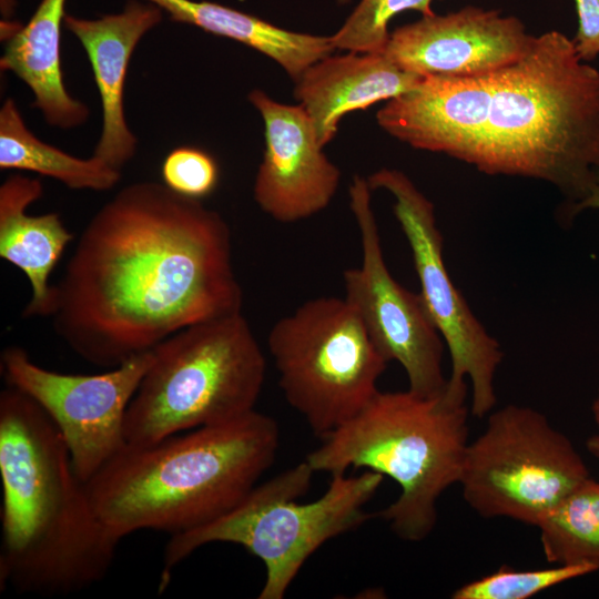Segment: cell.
Segmentation results:
<instances>
[{
    "instance_id": "6",
    "label": "cell",
    "mask_w": 599,
    "mask_h": 599,
    "mask_svg": "<svg viewBox=\"0 0 599 599\" xmlns=\"http://www.w3.org/2000/svg\"><path fill=\"white\" fill-rule=\"evenodd\" d=\"M265 374V356L242 312L176 332L152 349L125 414L126 445H150L252 413Z\"/></svg>"
},
{
    "instance_id": "19",
    "label": "cell",
    "mask_w": 599,
    "mask_h": 599,
    "mask_svg": "<svg viewBox=\"0 0 599 599\" xmlns=\"http://www.w3.org/2000/svg\"><path fill=\"white\" fill-rule=\"evenodd\" d=\"M179 23L243 43L278 63L296 81L335 50L331 37L290 31L253 14L204 0H143Z\"/></svg>"
},
{
    "instance_id": "29",
    "label": "cell",
    "mask_w": 599,
    "mask_h": 599,
    "mask_svg": "<svg viewBox=\"0 0 599 599\" xmlns=\"http://www.w3.org/2000/svg\"><path fill=\"white\" fill-rule=\"evenodd\" d=\"M339 4H346L349 0H336Z\"/></svg>"
},
{
    "instance_id": "21",
    "label": "cell",
    "mask_w": 599,
    "mask_h": 599,
    "mask_svg": "<svg viewBox=\"0 0 599 599\" xmlns=\"http://www.w3.org/2000/svg\"><path fill=\"white\" fill-rule=\"evenodd\" d=\"M537 527L548 562L599 570V483L586 479Z\"/></svg>"
},
{
    "instance_id": "13",
    "label": "cell",
    "mask_w": 599,
    "mask_h": 599,
    "mask_svg": "<svg viewBox=\"0 0 599 599\" xmlns=\"http://www.w3.org/2000/svg\"><path fill=\"white\" fill-rule=\"evenodd\" d=\"M532 39L518 18L468 6L397 28L382 53L422 78H469L517 61Z\"/></svg>"
},
{
    "instance_id": "4",
    "label": "cell",
    "mask_w": 599,
    "mask_h": 599,
    "mask_svg": "<svg viewBox=\"0 0 599 599\" xmlns=\"http://www.w3.org/2000/svg\"><path fill=\"white\" fill-rule=\"evenodd\" d=\"M278 444L277 423L253 410L150 445H125L85 486L118 541L145 529L173 536L235 507L273 465Z\"/></svg>"
},
{
    "instance_id": "8",
    "label": "cell",
    "mask_w": 599,
    "mask_h": 599,
    "mask_svg": "<svg viewBox=\"0 0 599 599\" xmlns=\"http://www.w3.org/2000/svg\"><path fill=\"white\" fill-rule=\"evenodd\" d=\"M267 348L286 402L319 438L364 408L388 363L344 297L304 302L272 326Z\"/></svg>"
},
{
    "instance_id": "27",
    "label": "cell",
    "mask_w": 599,
    "mask_h": 599,
    "mask_svg": "<svg viewBox=\"0 0 599 599\" xmlns=\"http://www.w3.org/2000/svg\"><path fill=\"white\" fill-rule=\"evenodd\" d=\"M587 448L593 457L599 459V433L589 437Z\"/></svg>"
},
{
    "instance_id": "14",
    "label": "cell",
    "mask_w": 599,
    "mask_h": 599,
    "mask_svg": "<svg viewBox=\"0 0 599 599\" xmlns=\"http://www.w3.org/2000/svg\"><path fill=\"white\" fill-rule=\"evenodd\" d=\"M248 100L264 123L265 151L253 194L261 210L291 223L324 210L334 197L341 173L323 152L304 108L280 103L262 90Z\"/></svg>"
},
{
    "instance_id": "15",
    "label": "cell",
    "mask_w": 599,
    "mask_h": 599,
    "mask_svg": "<svg viewBox=\"0 0 599 599\" xmlns=\"http://www.w3.org/2000/svg\"><path fill=\"white\" fill-rule=\"evenodd\" d=\"M164 12L143 0L123 10L88 19L67 14L64 28L83 47L93 71L102 109V126L93 154L122 170L134 156L138 140L124 114V85L132 54L141 39L161 23Z\"/></svg>"
},
{
    "instance_id": "28",
    "label": "cell",
    "mask_w": 599,
    "mask_h": 599,
    "mask_svg": "<svg viewBox=\"0 0 599 599\" xmlns=\"http://www.w3.org/2000/svg\"><path fill=\"white\" fill-rule=\"evenodd\" d=\"M591 410H592L593 420L598 427V433H599V390L592 403Z\"/></svg>"
},
{
    "instance_id": "23",
    "label": "cell",
    "mask_w": 599,
    "mask_h": 599,
    "mask_svg": "<svg viewBox=\"0 0 599 599\" xmlns=\"http://www.w3.org/2000/svg\"><path fill=\"white\" fill-rule=\"evenodd\" d=\"M433 0H361L341 29L331 37L335 49L349 52H383L389 38L388 23L407 10L434 16Z\"/></svg>"
},
{
    "instance_id": "18",
    "label": "cell",
    "mask_w": 599,
    "mask_h": 599,
    "mask_svg": "<svg viewBox=\"0 0 599 599\" xmlns=\"http://www.w3.org/2000/svg\"><path fill=\"white\" fill-rule=\"evenodd\" d=\"M67 0H40L26 24L7 40L0 59L2 71L11 72L32 92L35 106L52 126L69 130L89 118L85 103L65 88L61 65V32Z\"/></svg>"
},
{
    "instance_id": "9",
    "label": "cell",
    "mask_w": 599,
    "mask_h": 599,
    "mask_svg": "<svg viewBox=\"0 0 599 599\" xmlns=\"http://www.w3.org/2000/svg\"><path fill=\"white\" fill-rule=\"evenodd\" d=\"M589 477L570 439L544 414L507 405L491 413L484 432L468 444L458 484L481 517L537 527Z\"/></svg>"
},
{
    "instance_id": "25",
    "label": "cell",
    "mask_w": 599,
    "mask_h": 599,
    "mask_svg": "<svg viewBox=\"0 0 599 599\" xmlns=\"http://www.w3.org/2000/svg\"><path fill=\"white\" fill-rule=\"evenodd\" d=\"M578 17L575 38L576 51L582 61H591L599 54V0H573Z\"/></svg>"
},
{
    "instance_id": "11",
    "label": "cell",
    "mask_w": 599,
    "mask_h": 599,
    "mask_svg": "<svg viewBox=\"0 0 599 599\" xmlns=\"http://www.w3.org/2000/svg\"><path fill=\"white\" fill-rule=\"evenodd\" d=\"M366 179L349 185V205L362 245V263L343 273L344 298L355 311L372 342L387 361L404 368L408 389L436 396L447 384L443 373L444 341L419 293L402 286L390 274Z\"/></svg>"
},
{
    "instance_id": "1",
    "label": "cell",
    "mask_w": 599,
    "mask_h": 599,
    "mask_svg": "<svg viewBox=\"0 0 599 599\" xmlns=\"http://www.w3.org/2000/svg\"><path fill=\"white\" fill-rule=\"evenodd\" d=\"M223 216L164 183L121 189L89 221L49 317L88 363L114 368L176 332L242 312Z\"/></svg>"
},
{
    "instance_id": "12",
    "label": "cell",
    "mask_w": 599,
    "mask_h": 599,
    "mask_svg": "<svg viewBox=\"0 0 599 599\" xmlns=\"http://www.w3.org/2000/svg\"><path fill=\"white\" fill-rule=\"evenodd\" d=\"M151 361L149 351L100 374H63L12 345L1 353L0 367L6 384L32 397L59 427L87 484L126 445L125 414Z\"/></svg>"
},
{
    "instance_id": "26",
    "label": "cell",
    "mask_w": 599,
    "mask_h": 599,
    "mask_svg": "<svg viewBox=\"0 0 599 599\" xmlns=\"http://www.w3.org/2000/svg\"><path fill=\"white\" fill-rule=\"evenodd\" d=\"M588 209L599 210V170L596 172L593 181L585 197L570 204L568 209H566V219L570 220L581 211Z\"/></svg>"
},
{
    "instance_id": "16",
    "label": "cell",
    "mask_w": 599,
    "mask_h": 599,
    "mask_svg": "<svg viewBox=\"0 0 599 599\" xmlns=\"http://www.w3.org/2000/svg\"><path fill=\"white\" fill-rule=\"evenodd\" d=\"M423 79L400 69L384 53L349 52L328 55L307 68L295 81L294 95L324 148L335 136L345 114L397 98Z\"/></svg>"
},
{
    "instance_id": "3",
    "label": "cell",
    "mask_w": 599,
    "mask_h": 599,
    "mask_svg": "<svg viewBox=\"0 0 599 599\" xmlns=\"http://www.w3.org/2000/svg\"><path fill=\"white\" fill-rule=\"evenodd\" d=\"M0 586L69 595L100 581L120 541L98 519L68 444L24 392L0 393Z\"/></svg>"
},
{
    "instance_id": "20",
    "label": "cell",
    "mask_w": 599,
    "mask_h": 599,
    "mask_svg": "<svg viewBox=\"0 0 599 599\" xmlns=\"http://www.w3.org/2000/svg\"><path fill=\"white\" fill-rule=\"evenodd\" d=\"M0 169L49 176L72 190L108 191L121 180V171L99 158H78L37 138L10 98L0 109Z\"/></svg>"
},
{
    "instance_id": "22",
    "label": "cell",
    "mask_w": 599,
    "mask_h": 599,
    "mask_svg": "<svg viewBox=\"0 0 599 599\" xmlns=\"http://www.w3.org/2000/svg\"><path fill=\"white\" fill-rule=\"evenodd\" d=\"M596 571L590 565L517 570L506 565L457 588L453 599H526L565 581Z\"/></svg>"
},
{
    "instance_id": "7",
    "label": "cell",
    "mask_w": 599,
    "mask_h": 599,
    "mask_svg": "<svg viewBox=\"0 0 599 599\" xmlns=\"http://www.w3.org/2000/svg\"><path fill=\"white\" fill-rule=\"evenodd\" d=\"M315 471L306 460L256 485L235 507L197 529L170 537L163 556L161 587L173 567L213 542L244 547L265 566L260 599H282L305 561L326 541L370 518L364 506L384 476L365 470L357 476L334 474L326 491L298 502Z\"/></svg>"
},
{
    "instance_id": "17",
    "label": "cell",
    "mask_w": 599,
    "mask_h": 599,
    "mask_svg": "<svg viewBox=\"0 0 599 599\" xmlns=\"http://www.w3.org/2000/svg\"><path fill=\"white\" fill-rule=\"evenodd\" d=\"M42 194L39 179L19 173L7 177L0 186V257L18 267L31 287L23 317L49 316L50 276L73 240L59 213H27Z\"/></svg>"
},
{
    "instance_id": "5",
    "label": "cell",
    "mask_w": 599,
    "mask_h": 599,
    "mask_svg": "<svg viewBox=\"0 0 599 599\" xmlns=\"http://www.w3.org/2000/svg\"><path fill=\"white\" fill-rule=\"evenodd\" d=\"M467 384L447 379L436 396L380 392L306 456L316 471L348 468L388 476L400 494L379 512L403 540L422 541L437 522V501L458 484L468 441Z\"/></svg>"
},
{
    "instance_id": "24",
    "label": "cell",
    "mask_w": 599,
    "mask_h": 599,
    "mask_svg": "<svg viewBox=\"0 0 599 599\" xmlns=\"http://www.w3.org/2000/svg\"><path fill=\"white\" fill-rule=\"evenodd\" d=\"M161 175L163 183L173 192L201 200L217 186L220 170L215 159L204 150L182 145L167 153Z\"/></svg>"
},
{
    "instance_id": "10",
    "label": "cell",
    "mask_w": 599,
    "mask_h": 599,
    "mask_svg": "<svg viewBox=\"0 0 599 599\" xmlns=\"http://www.w3.org/2000/svg\"><path fill=\"white\" fill-rule=\"evenodd\" d=\"M367 182L372 190L383 189L394 197V214L412 251L419 294L450 355L448 380L460 384L469 379L470 412L483 418L497 403L495 377L504 352L447 271L434 204L402 171L380 169Z\"/></svg>"
},
{
    "instance_id": "2",
    "label": "cell",
    "mask_w": 599,
    "mask_h": 599,
    "mask_svg": "<svg viewBox=\"0 0 599 599\" xmlns=\"http://www.w3.org/2000/svg\"><path fill=\"white\" fill-rule=\"evenodd\" d=\"M376 120L415 149L550 183L570 204L599 170V71L558 31L534 37L521 58L491 72L424 78Z\"/></svg>"
}]
</instances>
